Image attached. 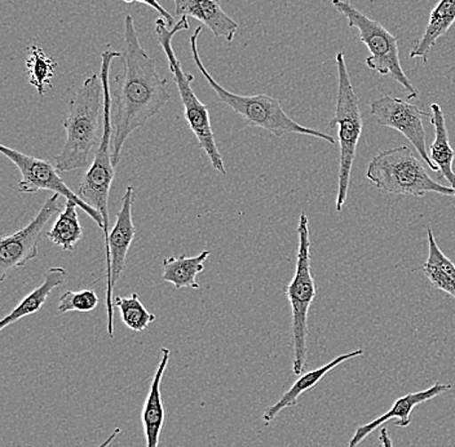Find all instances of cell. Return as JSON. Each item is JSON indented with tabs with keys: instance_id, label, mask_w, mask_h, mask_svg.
I'll use <instances>...</instances> for the list:
<instances>
[{
	"instance_id": "3",
	"label": "cell",
	"mask_w": 455,
	"mask_h": 447,
	"mask_svg": "<svg viewBox=\"0 0 455 447\" xmlns=\"http://www.w3.org/2000/svg\"><path fill=\"white\" fill-rule=\"evenodd\" d=\"M202 33V27L196 28L195 33L190 36V51L202 76L206 79L207 84L212 85L218 98L223 104L229 107L235 114L241 116L250 127H258L261 130L268 131L275 138H283L289 133H298V135L312 136V138L320 139V140L329 142L331 145H338L334 136L323 131L313 130V128L304 127L297 122L292 121L286 113H284L283 105L277 99L268 95L243 96L235 95L226 88L221 87L212 74L204 68L201 57H199L197 41L199 34Z\"/></svg>"
},
{
	"instance_id": "4",
	"label": "cell",
	"mask_w": 455,
	"mask_h": 447,
	"mask_svg": "<svg viewBox=\"0 0 455 447\" xmlns=\"http://www.w3.org/2000/svg\"><path fill=\"white\" fill-rule=\"evenodd\" d=\"M188 28H189V20H188V17H181L180 21L173 28H170L166 20L159 17L156 21V41H158L164 55L169 60L170 71L172 73L173 81H175L179 95H180L181 104H183L184 108V118L187 121L188 126H189L193 135L197 139L199 148L204 149V152L209 156L213 170L218 171L221 175H227L223 156L219 152L215 136H213L209 108L199 101L197 95H196L192 88L195 76L185 73L172 48L173 36L180 33V31L188 30Z\"/></svg>"
},
{
	"instance_id": "17",
	"label": "cell",
	"mask_w": 455,
	"mask_h": 447,
	"mask_svg": "<svg viewBox=\"0 0 455 447\" xmlns=\"http://www.w3.org/2000/svg\"><path fill=\"white\" fill-rule=\"evenodd\" d=\"M365 355V350L363 349L358 348L352 350V352L338 355V357L334 358L331 363L323 364V366L318 367V369L312 370V371L301 375V377L295 381L294 386H292L289 391L284 392L283 395H281L280 400H278L275 405L267 407L266 411H264L263 414L264 423H272L283 410L297 405L299 397H300L303 393L311 391V389L315 388V387L317 386V384L320 383V381L323 380V379L325 378L331 370H334L335 367L339 366L340 363H346V361L352 360V358L361 357V355Z\"/></svg>"
},
{
	"instance_id": "29",
	"label": "cell",
	"mask_w": 455,
	"mask_h": 447,
	"mask_svg": "<svg viewBox=\"0 0 455 447\" xmlns=\"http://www.w3.org/2000/svg\"><path fill=\"white\" fill-rule=\"evenodd\" d=\"M121 434H122L121 428L114 429L113 434L110 435L109 437L107 438V440L102 441V443H100V445L98 447H109L110 445H112L114 441L116 440V437H118V435Z\"/></svg>"
},
{
	"instance_id": "20",
	"label": "cell",
	"mask_w": 455,
	"mask_h": 447,
	"mask_svg": "<svg viewBox=\"0 0 455 447\" xmlns=\"http://www.w3.org/2000/svg\"><path fill=\"white\" fill-rule=\"evenodd\" d=\"M454 22L455 0H440L439 4L429 14V21L425 34L412 48L411 59H422L427 64L432 48L435 47L441 36H445L451 30Z\"/></svg>"
},
{
	"instance_id": "13",
	"label": "cell",
	"mask_w": 455,
	"mask_h": 447,
	"mask_svg": "<svg viewBox=\"0 0 455 447\" xmlns=\"http://www.w3.org/2000/svg\"><path fill=\"white\" fill-rule=\"evenodd\" d=\"M133 204H135V188L130 185L122 198V207L116 213V224L110 230L108 241L105 242V246H107L108 332H109L110 338H114L113 290L116 282L122 277V273L126 267L128 250L136 235V227L132 219Z\"/></svg>"
},
{
	"instance_id": "16",
	"label": "cell",
	"mask_w": 455,
	"mask_h": 447,
	"mask_svg": "<svg viewBox=\"0 0 455 447\" xmlns=\"http://www.w3.org/2000/svg\"><path fill=\"white\" fill-rule=\"evenodd\" d=\"M161 352V363L153 377L149 395L142 407L141 420L145 438H147V447H158L159 437H161L164 418H166V410H164V400H162L161 384L167 366H169L171 352L167 348H162Z\"/></svg>"
},
{
	"instance_id": "14",
	"label": "cell",
	"mask_w": 455,
	"mask_h": 447,
	"mask_svg": "<svg viewBox=\"0 0 455 447\" xmlns=\"http://www.w3.org/2000/svg\"><path fill=\"white\" fill-rule=\"evenodd\" d=\"M451 389H453L451 384L436 383L434 384L431 388L425 389V391L409 393V395L397 398L391 409H389L386 414H383L382 417L370 421V423L365 424V426L358 427V428L355 429L354 437L349 441L348 447H357L363 441H365V438L369 437L372 432L377 431L379 427H382L383 424L388 423V421L391 420H395V427L406 428V427L411 426V412L415 407L419 406L420 403H427V401L432 400V398L437 397V395H443V393L451 391Z\"/></svg>"
},
{
	"instance_id": "6",
	"label": "cell",
	"mask_w": 455,
	"mask_h": 447,
	"mask_svg": "<svg viewBox=\"0 0 455 447\" xmlns=\"http://www.w3.org/2000/svg\"><path fill=\"white\" fill-rule=\"evenodd\" d=\"M122 57V52L107 50L101 56V81L104 85V127H102L101 140L95 152L92 164L82 178L81 184L76 189V195L88 206L93 207L104 219L105 242L109 237V195L112 188L116 167L112 156V93H110L109 69L114 59Z\"/></svg>"
},
{
	"instance_id": "21",
	"label": "cell",
	"mask_w": 455,
	"mask_h": 447,
	"mask_svg": "<svg viewBox=\"0 0 455 447\" xmlns=\"http://www.w3.org/2000/svg\"><path fill=\"white\" fill-rule=\"evenodd\" d=\"M431 124L435 127V139L429 148V158L439 167L443 178L451 184L455 190V172L453 164L455 152L449 141L448 128H446L445 116L439 104H432Z\"/></svg>"
},
{
	"instance_id": "11",
	"label": "cell",
	"mask_w": 455,
	"mask_h": 447,
	"mask_svg": "<svg viewBox=\"0 0 455 447\" xmlns=\"http://www.w3.org/2000/svg\"><path fill=\"white\" fill-rule=\"evenodd\" d=\"M370 112L379 126L394 128L411 142L429 170L437 172L439 167L431 161L427 152L426 130L423 121L432 114L423 112L417 105L391 95L382 96L370 104Z\"/></svg>"
},
{
	"instance_id": "26",
	"label": "cell",
	"mask_w": 455,
	"mask_h": 447,
	"mask_svg": "<svg viewBox=\"0 0 455 447\" xmlns=\"http://www.w3.org/2000/svg\"><path fill=\"white\" fill-rule=\"evenodd\" d=\"M99 306V296L93 290L84 291H67L60 296V313L67 312H92Z\"/></svg>"
},
{
	"instance_id": "12",
	"label": "cell",
	"mask_w": 455,
	"mask_h": 447,
	"mask_svg": "<svg viewBox=\"0 0 455 447\" xmlns=\"http://www.w3.org/2000/svg\"><path fill=\"white\" fill-rule=\"evenodd\" d=\"M60 196L56 193L48 196L38 215L24 229L0 239V281L7 280L12 270L27 266L36 258L43 227L53 216L62 212Z\"/></svg>"
},
{
	"instance_id": "28",
	"label": "cell",
	"mask_w": 455,
	"mask_h": 447,
	"mask_svg": "<svg viewBox=\"0 0 455 447\" xmlns=\"http://www.w3.org/2000/svg\"><path fill=\"white\" fill-rule=\"evenodd\" d=\"M379 441L382 443L383 447H394L391 435H389V429L387 428V427H383V428L380 429Z\"/></svg>"
},
{
	"instance_id": "5",
	"label": "cell",
	"mask_w": 455,
	"mask_h": 447,
	"mask_svg": "<svg viewBox=\"0 0 455 447\" xmlns=\"http://www.w3.org/2000/svg\"><path fill=\"white\" fill-rule=\"evenodd\" d=\"M423 159L411 148L383 150L369 164L366 179L386 195L425 196L428 193L454 196L451 187H443L429 176Z\"/></svg>"
},
{
	"instance_id": "27",
	"label": "cell",
	"mask_w": 455,
	"mask_h": 447,
	"mask_svg": "<svg viewBox=\"0 0 455 447\" xmlns=\"http://www.w3.org/2000/svg\"><path fill=\"white\" fill-rule=\"evenodd\" d=\"M124 3H141V4L148 5V7L153 8V10L156 11V12H158L159 17H162V19L166 20L167 24H169L170 28L175 27V21H173V17L171 16V13L169 11L164 10V7H162L161 4H159L158 0H124Z\"/></svg>"
},
{
	"instance_id": "10",
	"label": "cell",
	"mask_w": 455,
	"mask_h": 447,
	"mask_svg": "<svg viewBox=\"0 0 455 447\" xmlns=\"http://www.w3.org/2000/svg\"><path fill=\"white\" fill-rule=\"evenodd\" d=\"M0 153L7 156L21 172L22 179L19 185L20 192L36 193L39 190H50V192L56 193V195L65 196V198L76 202L79 209L84 210L104 230L105 223L102 216L93 207L88 206L84 201L79 198L76 193H74L65 184L64 180L60 178V171L57 170L55 164L17 152V150L11 149L5 145L0 147Z\"/></svg>"
},
{
	"instance_id": "19",
	"label": "cell",
	"mask_w": 455,
	"mask_h": 447,
	"mask_svg": "<svg viewBox=\"0 0 455 447\" xmlns=\"http://www.w3.org/2000/svg\"><path fill=\"white\" fill-rule=\"evenodd\" d=\"M427 233H428V256L426 263L420 267V270L425 273L427 280L434 289L445 292L455 300V264L441 251L431 227L427 229Z\"/></svg>"
},
{
	"instance_id": "25",
	"label": "cell",
	"mask_w": 455,
	"mask_h": 447,
	"mask_svg": "<svg viewBox=\"0 0 455 447\" xmlns=\"http://www.w3.org/2000/svg\"><path fill=\"white\" fill-rule=\"evenodd\" d=\"M114 303L121 313V321L132 331H144L152 322L156 321V315L148 312L136 292H133L130 298L116 296Z\"/></svg>"
},
{
	"instance_id": "18",
	"label": "cell",
	"mask_w": 455,
	"mask_h": 447,
	"mask_svg": "<svg viewBox=\"0 0 455 447\" xmlns=\"http://www.w3.org/2000/svg\"><path fill=\"white\" fill-rule=\"evenodd\" d=\"M67 280L68 272L65 267H50V269L44 273V280H43L41 286L36 287V289L34 290L33 292H30L19 306L14 307L7 317L3 318L2 322H0V330L7 329V327L13 324L14 322L22 320V318L38 312V310L44 306L51 292L57 289V287L64 284Z\"/></svg>"
},
{
	"instance_id": "23",
	"label": "cell",
	"mask_w": 455,
	"mask_h": 447,
	"mask_svg": "<svg viewBox=\"0 0 455 447\" xmlns=\"http://www.w3.org/2000/svg\"><path fill=\"white\" fill-rule=\"evenodd\" d=\"M78 204L67 199L65 210L59 213L52 229L47 232V238L65 251H73L76 244L84 237V229L79 223Z\"/></svg>"
},
{
	"instance_id": "8",
	"label": "cell",
	"mask_w": 455,
	"mask_h": 447,
	"mask_svg": "<svg viewBox=\"0 0 455 447\" xmlns=\"http://www.w3.org/2000/svg\"><path fill=\"white\" fill-rule=\"evenodd\" d=\"M338 98L335 114L330 121V128H338V145H339V171H338V195L335 209L340 213L348 196L354 167L355 152L363 130V114L360 100L355 95L354 85L347 69L346 56L343 52L337 55Z\"/></svg>"
},
{
	"instance_id": "24",
	"label": "cell",
	"mask_w": 455,
	"mask_h": 447,
	"mask_svg": "<svg viewBox=\"0 0 455 447\" xmlns=\"http://www.w3.org/2000/svg\"><path fill=\"white\" fill-rule=\"evenodd\" d=\"M28 82L36 88L39 96H43L45 91L52 85L51 79L55 76L57 62L45 55L44 51L36 44L28 47L27 60Z\"/></svg>"
},
{
	"instance_id": "22",
	"label": "cell",
	"mask_w": 455,
	"mask_h": 447,
	"mask_svg": "<svg viewBox=\"0 0 455 447\" xmlns=\"http://www.w3.org/2000/svg\"><path fill=\"white\" fill-rule=\"evenodd\" d=\"M212 255L210 251H202L197 256H171L162 264V278L170 282L176 289H199L197 275L204 270V261Z\"/></svg>"
},
{
	"instance_id": "1",
	"label": "cell",
	"mask_w": 455,
	"mask_h": 447,
	"mask_svg": "<svg viewBox=\"0 0 455 447\" xmlns=\"http://www.w3.org/2000/svg\"><path fill=\"white\" fill-rule=\"evenodd\" d=\"M124 71L116 78L112 156L114 167L121 161L122 148L133 131L144 127L171 100L167 79L161 78L155 60L142 48L132 16L124 19Z\"/></svg>"
},
{
	"instance_id": "15",
	"label": "cell",
	"mask_w": 455,
	"mask_h": 447,
	"mask_svg": "<svg viewBox=\"0 0 455 447\" xmlns=\"http://www.w3.org/2000/svg\"><path fill=\"white\" fill-rule=\"evenodd\" d=\"M173 3L176 16L193 17L209 28L215 38L235 41L240 25L224 12L219 0H173Z\"/></svg>"
},
{
	"instance_id": "2",
	"label": "cell",
	"mask_w": 455,
	"mask_h": 447,
	"mask_svg": "<svg viewBox=\"0 0 455 447\" xmlns=\"http://www.w3.org/2000/svg\"><path fill=\"white\" fill-rule=\"evenodd\" d=\"M104 85L96 74L85 79L70 100L69 114L65 119L67 142L62 152L55 156L60 172L79 170L87 166L88 156L100 144V118L104 112Z\"/></svg>"
},
{
	"instance_id": "9",
	"label": "cell",
	"mask_w": 455,
	"mask_h": 447,
	"mask_svg": "<svg viewBox=\"0 0 455 447\" xmlns=\"http://www.w3.org/2000/svg\"><path fill=\"white\" fill-rule=\"evenodd\" d=\"M338 12L343 14L349 28H358L360 39L368 47L370 56L366 59L369 69L380 76H391L408 92V100L418 98V90L403 73L398 55V41L380 22L370 19L346 0H332Z\"/></svg>"
},
{
	"instance_id": "7",
	"label": "cell",
	"mask_w": 455,
	"mask_h": 447,
	"mask_svg": "<svg viewBox=\"0 0 455 447\" xmlns=\"http://www.w3.org/2000/svg\"><path fill=\"white\" fill-rule=\"evenodd\" d=\"M298 235L297 269L294 278L284 289V294L291 307L292 371L295 375H303L308 357V313L315 298V282L311 267V235L306 212H301L299 219Z\"/></svg>"
}]
</instances>
